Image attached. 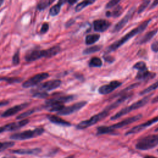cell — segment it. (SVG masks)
I'll list each match as a JSON object with an SVG mask.
<instances>
[{"label": "cell", "instance_id": "40", "mask_svg": "<svg viewBox=\"0 0 158 158\" xmlns=\"http://www.w3.org/2000/svg\"><path fill=\"white\" fill-rule=\"evenodd\" d=\"M20 62V58H19V52L17 51L13 56L12 57V63L14 65H18Z\"/></svg>", "mask_w": 158, "mask_h": 158}, {"label": "cell", "instance_id": "12", "mask_svg": "<svg viewBox=\"0 0 158 158\" xmlns=\"http://www.w3.org/2000/svg\"><path fill=\"white\" fill-rule=\"evenodd\" d=\"M61 85V81L60 80H52L49 81H47L44 83L40 84L37 88V91H51L54 89Z\"/></svg>", "mask_w": 158, "mask_h": 158}, {"label": "cell", "instance_id": "39", "mask_svg": "<svg viewBox=\"0 0 158 158\" xmlns=\"http://www.w3.org/2000/svg\"><path fill=\"white\" fill-rule=\"evenodd\" d=\"M120 2L119 0H112L109 1L106 5V9H110L113 7L115 6H117L118 4Z\"/></svg>", "mask_w": 158, "mask_h": 158}, {"label": "cell", "instance_id": "30", "mask_svg": "<svg viewBox=\"0 0 158 158\" xmlns=\"http://www.w3.org/2000/svg\"><path fill=\"white\" fill-rule=\"evenodd\" d=\"M157 88H158V81L154 83L153 84H152L151 85H150L149 86H148V88L144 89L143 91H141L139 93L140 95H143V94H146L148 93H150L155 89H156Z\"/></svg>", "mask_w": 158, "mask_h": 158}, {"label": "cell", "instance_id": "55", "mask_svg": "<svg viewBox=\"0 0 158 158\" xmlns=\"http://www.w3.org/2000/svg\"><path fill=\"white\" fill-rule=\"evenodd\" d=\"M157 151H158V149H157Z\"/></svg>", "mask_w": 158, "mask_h": 158}, {"label": "cell", "instance_id": "13", "mask_svg": "<svg viewBox=\"0 0 158 158\" xmlns=\"http://www.w3.org/2000/svg\"><path fill=\"white\" fill-rule=\"evenodd\" d=\"M121 85V82L117 80H114L110 81L107 85H104L100 86L98 89V92L101 94H107L114 91L116 88H118Z\"/></svg>", "mask_w": 158, "mask_h": 158}, {"label": "cell", "instance_id": "18", "mask_svg": "<svg viewBox=\"0 0 158 158\" xmlns=\"http://www.w3.org/2000/svg\"><path fill=\"white\" fill-rule=\"evenodd\" d=\"M41 149L38 148H27V149H19L15 150H11L10 152L17 154H28V155H36L41 152Z\"/></svg>", "mask_w": 158, "mask_h": 158}, {"label": "cell", "instance_id": "4", "mask_svg": "<svg viewBox=\"0 0 158 158\" xmlns=\"http://www.w3.org/2000/svg\"><path fill=\"white\" fill-rule=\"evenodd\" d=\"M157 145L158 135H149L138 139L135 148L140 151H147L153 149Z\"/></svg>", "mask_w": 158, "mask_h": 158}, {"label": "cell", "instance_id": "29", "mask_svg": "<svg viewBox=\"0 0 158 158\" xmlns=\"http://www.w3.org/2000/svg\"><path fill=\"white\" fill-rule=\"evenodd\" d=\"M114 133L108 126H100L97 128V132L96 134L98 135H104V134H112Z\"/></svg>", "mask_w": 158, "mask_h": 158}, {"label": "cell", "instance_id": "15", "mask_svg": "<svg viewBox=\"0 0 158 158\" xmlns=\"http://www.w3.org/2000/svg\"><path fill=\"white\" fill-rule=\"evenodd\" d=\"M110 26V23L104 19H98L93 22L94 30L98 32H103L107 30Z\"/></svg>", "mask_w": 158, "mask_h": 158}, {"label": "cell", "instance_id": "37", "mask_svg": "<svg viewBox=\"0 0 158 158\" xmlns=\"http://www.w3.org/2000/svg\"><path fill=\"white\" fill-rule=\"evenodd\" d=\"M150 2V1L148 0V1H144L139 6L138 9V14H140L141 12H143L144 9L148 7V6L149 5Z\"/></svg>", "mask_w": 158, "mask_h": 158}, {"label": "cell", "instance_id": "34", "mask_svg": "<svg viewBox=\"0 0 158 158\" xmlns=\"http://www.w3.org/2000/svg\"><path fill=\"white\" fill-rule=\"evenodd\" d=\"M14 145V142L13 141H6V142H0V152L4 151L9 148H10Z\"/></svg>", "mask_w": 158, "mask_h": 158}, {"label": "cell", "instance_id": "47", "mask_svg": "<svg viewBox=\"0 0 158 158\" xmlns=\"http://www.w3.org/2000/svg\"><path fill=\"white\" fill-rule=\"evenodd\" d=\"M2 158H17L15 156H12V155H6L2 157Z\"/></svg>", "mask_w": 158, "mask_h": 158}, {"label": "cell", "instance_id": "25", "mask_svg": "<svg viewBox=\"0 0 158 158\" xmlns=\"http://www.w3.org/2000/svg\"><path fill=\"white\" fill-rule=\"evenodd\" d=\"M100 38V35L99 34H92L88 35L85 37V44L87 45L93 44L97 42Z\"/></svg>", "mask_w": 158, "mask_h": 158}, {"label": "cell", "instance_id": "16", "mask_svg": "<svg viewBox=\"0 0 158 158\" xmlns=\"http://www.w3.org/2000/svg\"><path fill=\"white\" fill-rule=\"evenodd\" d=\"M29 105V103H23L21 104L14 106L8 109H7L6 111H4L2 114L1 117H7L10 116H12L15 115V114L18 113L20 110H23V109L28 107Z\"/></svg>", "mask_w": 158, "mask_h": 158}, {"label": "cell", "instance_id": "1", "mask_svg": "<svg viewBox=\"0 0 158 158\" xmlns=\"http://www.w3.org/2000/svg\"><path fill=\"white\" fill-rule=\"evenodd\" d=\"M151 20V19H148L147 20L144 21L141 24H139L137 27L133 28L131 31H130V32L127 33L125 35L122 36L118 40H117V41H115L114 43H113L112 44H111L107 48L106 52L109 53V52H113V51L117 50L118 48H120L121 46H122L125 43L128 41L130 38H133L136 35L143 31L146 29V28L148 27V25H149Z\"/></svg>", "mask_w": 158, "mask_h": 158}, {"label": "cell", "instance_id": "35", "mask_svg": "<svg viewBox=\"0 0 158 158\" xmlns=\"http://www.w3.org/2000/svg\"><path fill=\"white\" fill-rule=\"evenodd\" d=\"M139 83H133V84H132V85L128 86L127 88H125V89H124L123 90H122V91H120L119 93H118L117 94V96H122V95H123V94H127V92H128V91H130V90H131V89H133V88L137 87L138 86H139Z\"/></svg>", "mask_w": 158, "mask_h": 158}, {"label": "cell", "instance_id": "32", "mask_svg": "<svg viewBox=\"0 0 158 158\" xmlns=\"http://www.w3.org/2000/svg\"><path fill=\"white\" fill-rule=\"evenodd\" d=\"M133 68L135 69L138 70V72L148 70V68L146 67V63L144 62H143V61H139V62L135 63L134 64V65L133 66Z\"/></svg>", "mask_w": 158, "mask_h": 158}, {"label": "cell", "instance_id": "11", "mask_svg": "<svg viewBox=\"0 0 158 158\" xmlns=\"http://www.w3.org/2000/svg\"><path fill=\"white\" fill-rule=\"evenodd\" d=\"M143 117V115L141 114H138V115H134L133 117H128L127 118H125L115 124H114V125H112L110 126H108L109 128L114 132L115 130L116 129H118V128H122L125 126H127L130 123H132L135 122H136L138 120H139L141 117Z\"/></svg>", "mask_w": 158, "mask_h": 158}, {"label": "cell", "instance_id": "2", "mask_svg": "<svg viewBox=\"0 0 158 158\" xmlns=\"http://www.w3.org/2000/svg\"><path fill=\"white\" fill-rule=\"evenodd\" d=\"M60 51L59 46H54L48 49H33L30 51L25 56V59L28 62L38 60L41 57H51L56 56Z\"/></svg>", "mask_w": 158, "mask_h": 158}, {"label": "cell", "instance_id": "50", "mask_svg": "<svg viewBox=\"0 0 158 158\" xmlns=\"http://www.w3.org/2000/svg\"><path fill=\"white\" fill-rule=\"evenodd\" d=\"M4 131H5L4 126H3V127H0V133H2V132H4Z\"/></svg>", "mask_w": 158, "mask_h": 158}, {"label": "cell", "instance_id": "24", "mask_svg": "<svg viewBox=\"0 0 158 158\" xmlns=\"http://www.w3.org/2000/svg\"><path fill=\"white\" fill-rule=\"evenodd\" d=\"M122 11H123L122 7L120 6L117 5V7L115 8H114V9L112 12L111 11L106 12V15L108 17H117L121 15V14L122 13Z\"/></svg>", "mask_w": 158, "mask_h": 158}, {"label": "cell", "instance_id": "10", "mask_svg": "<svg viewBox=\"0 0 158 158\" xmlns=\"http://www.w3.org/2000/svg\"><path fill=\"white\" fill-rule=\"evenodd\" d=\"M136 10V8L135 7H132L129 10L128 12L127 13V14L119 21L115 25V26L114 27L112 30V33H116V32H118L128 22V21L130 20V19H131V17H132L133 14H134L135 11Z\"/></svg>", "mask_w": 158, "mask_h": 158}, {"label": "cell", "instance_id": "3", "mask_svg": "<svg viewBox=\"0 0 158 158\" xmlns=\"http://www.w3.org/2000/svg\"><path fill=\"white\" fill-rule=\"evenodd\" d=\"M152 96V94L148 95V96H145L144 98H143V99L133 103L131 105L128 106L121 109L118 112H117L115 114H114L113 116H112L110 117V120H115L116 119H118L120 117L128 114L129 112L144 106V105H146L149 102V99H150V98Z\"/></svg>", "mask_w": 158, "mask_h": 158}, {"label": "cell", "instance_id": "8", "mask_svg": "<svg viewBox=\"0 0 158 158\" xmlns=\"http://www.w3.org/2000/svg\"><path fill=\"white\" fill-rule=\"evenodd\" d=\"M87 104L86 101H80L77 103H75L71 106H67V107H64L61 110L59 111L57 113L58 115H69L71 114H73L80 109H81L82 107H83L86 104Z\"/></svg>", "mask_w": 158, "mask_h": 158}, {"label": "cell", "instance_id": "38", "mask_svg": "<svg viewBox=\"0 0 158 158\" xmlns=\"http://www.w3.org/2000/svg\"><path fill=\"white\" fill-rule=\"evenodd\" d=\"M48 96L49 94L45 91H37V92H35L33 94V97L38 98H46Z\"/></svg>", "mask_w": 158, "mask_h": 158}, {"label": "cell", "instance_id": "20", "mask_svg": "<svg viewBox=\"0 0 158 158\" xmlns=\"http://www.w3.org/2000/svg\"><path fill=\"white\" fill-rule=\"evenodd\" d=\"M47 117H48V120L53 123L62 125V126H66V127H69L71 125V123L70 122L62 119V118H60L57 115H48Z\"/></svg>", "mask_w": 158, "mask_h": 158}, {"label": "cell", "instance_id": "45", "mask_svg": "<svg viewBox=\"0 0 158 158\" xmlns=\"http://www.w3.org/2000/svg\"><path fill=\"white\" fill-rule=\"evenodd\" d=\"M74 22H75V20H73V19H70V20H69L66 23V24H65L66 27H70V25H72Z\"/></svg>", "mask_w": 158, "mask_h": 158}, {"label": "cell", "instance_id": "28", "mask_svg": "<svg viewBox=\"0 0 158 158\" xmlns=\"http://www.w3.org/2000/svg\"><path fill=\"white\" fill-rule=\"evenodd\" d=\"M94 2H95V1H94V0L93 1H91V0H90V1H88H88H83L81 2H80L79 4H78L76 6V7L75 8V11L76 12H80L82 9H83L85 7H86V6L94 3Z\"/></svg>", "mask_w": 158, "mask_h": 158}, {"label": "cell", "instance_id": "54", "mask_svg": "<svg viewBox=\"0 0 158 158\" xmlns=\"http://www.w3.org/2000/svg\"><path fill=\"white\" fill-rule=\"evenodd\" d=\"M155 131H158V127H157V128H156V130H155Z\"/></svg>", "mask_w": 158, "mask_h": 158}, {"label": "cell", "instance_id": "36", "mask_svg": "<svg viewBox=\"0 0 158 158\" xmlns=\"http://www.w3.org/2000/svg\"><path fill=\"white\" fill-rule=\"evenodd\" d=\"M35 110H35V108H33V109H32L28 110L25 111V112H23V113L20 114L19 115H18V116L17 117V119H22V120H23V119H24L25 118H26L27 117H28V116L31 115L34 112H35Z\"/></svg>", "mask_w": 158, "mask_h": 158}, {"label": "cell", "instance_id": "53", "mask_svg": "<svg viewBox=\"0 0 158 158\" xmlns=\"http://www.w3.org/2000/svg\"><path fill=\"white\" fill-rule=\"evenodd\" d=\"M4 2V1H2V0H0V7H1V6L2 5V4Z\"/></svg>", "mask_w": 158, "mask_h": 158}, {"label": "cell", "instance_id": "14", "mask_svg": "<svg viewBox=\"0 0 158 158\" xmlns=\"http://www.w3.org/2000/svg\"><path fill=\"white\" fill-rule=\"evenodd\" d=\"M75 98V96L73 95H68V96H62L55 98H52L48 99L45 102V107H47L48 106L54 104H63L64 103L70 102L73 101Z\"/></svg>", "mask_w": 158, "mask_h": 158}, {"label": "cell", "instance_id": "9", "mask_svg": "<svg viewBox=\"0 0 158 158\" xmlns=\"http://www.w3.org/2000/svg\"><path fill=\"white\" fill-rule=\"evenodd\" d=\"M157 122H158V116H156V117L151 118V120H148L147 122H146L144 123H143L141 124H139V125L133 127L132 128H131L130 130H129L128 131H127L125 133V135H130L135 134L138 132H140L142 130L146 128L147 127L152 125V124H154V123Z\"/></svg>", "mask_w": 158, "mask_h": 158}, {"label": "cell", "instance_id": "22", "mask_svg": "<svg viewBox=\"0 0 158 158\" xmlns=\"http://www.w3.org/2000/svg\"><path fill=\"white\" fill-rule=\"evenodd\" d=\"M158 30L157 29H155L153 30L152 31H150L148 33H146L138 42V44H144L146 43H148V41H149L157 33Z\"/></svg>", "mask_w": 158, "mask_h": 158}, {"label": "cell", "instance_id": "23", "mask_svg": "<svg viewBox=\"0 0 158 158\" xmlns=\"http://www.w3.org/2000/svg\"><path fill=\"white\" fill-rule=\"evenodd\" d=\"M65 1H59L56 4H55L54 6H53L49 10V14L51 16H55L57 15L60 10V8L62 7V6L63 5V4L65 2Z\"/></svg>", "mask_w": 158, "mask_h": 158}, {"label": "cell", "instance_id": "26", "mask_svg": "<svg viewBox=\"0 0 158 158\" xmlns=\"http://www.w3.org/2000/svg\"><path fill=\"white\" fill-rule=\"evenodd\" d=\"M101 48H102V46L101 45H94V46H91V47L85 49L83 51V54H85V55L93 54V53H94L96 52L100 51Z\"/></svg>", "mask_w": 158, "mask_h": 158}, {"label": "cell", "instance_id": "17", "mask_svg": "<svg viewBox=\"0 0 158 158\" xmlns=\"http://www.w3.org/2000/svg\"><path fill=\"white\" fill-rule=\"evenodd\" d=\"M29 122L28 119H23L18 122H14L8 123L4 126L5 131H15L17 130L23 126L28 124Z\"/></svg>", "mask_w": 158, "mask_h": 158}, {"label": "cell", "instance_id": "7", "mask_svg": "<svg viewBox=\"0 0 158 158\" xmlns=\"http://www.w3.org/2000/svg\"><path fill=\"white\" fill-rule=\"evenodd\" d=\"M49 77V74L48 73H38L32 77L30 78L27 80H26L25 82L23 83L22 86L23 88H27L30 87H32L33 86H35L41 82L44 79Z\"/></svg>", "mask_w": 158, "mask_h": 158}, {"label": "cell", "instance_id": "49", "mask_svg": "<svg viewBox=\"0 0 158 158\" xmlns=\"http://www.w3.org/2000/svg\"><path fill=\"white\" fill-rule=\"evenodd\" d=\"M144 158H157L154 156H150V155H147V156H145L144 157Z\"/></svg>", "mask_w": 158, "mask_h": 158}, {"label": "cell", "instance_id": "44", "mask_svg": "<svg viewBox=\"0 0 158 158\" xmlns=\"http://www.w3.org/2000/svg\"><path fill=\"white\" fill-rule=\"evenodd\" d=\"M158 4V0H155L153 1V2L152 3V4L151 5L150 7H149V9H154L156 6H157Z\"/></svg>", "mask_w": 158, "mask_h": 158}, {"label": "cell", "instance_id": "42", "mask_svg": "<svg viewBox=\"0 0 158 158\" xmlns=\"http://www.w3.org/2000/svg\"><path fill=\"white\" fill-rule=\"evenodd\" d=\"M103 58L106 61H107L109 63H112L115 60V59L112 56L108 54H104L103 56Z\"/></svg>", "mask_w": 158, "mask_h": 158}, {"label": "cell", "instance_id": "21", "mask_svg": "<svg viewBox=\"0 0 158 158\" xmlns=\"http://www.w3.org/2000/svg\"><path fill=\"white\" fill-rule=\"evenodd\" d=\"M156 76V74L154 72H151L146 70L143 71H139L138 72L137 75L136 76V78L137 80H147L154 78Z\"/></svg>", "mask_w": 158, "mask_h": 158}, {"label": "cell", "instance_id": "19", "mask_svg": "<svg viewBox=\"0 0 158 158\" xmlns=\"http://www.w3.org/2000/svg\"><path fill=\"white\" fill-rule=\"evenodd\" d=\"M131 96H132V93H127L125 94H123V95L121 96V97L119 99H118L117 100H116L115 102H114L111 104L107 106L104 109H106L107 111L114 109L117 107L118 106H120L122 102H123L126 100L128 99Z\"/></svg>", "mask_w": 158, "mask_h": 158}, {"label": "cell", "instance_id": "43", "mask_svg": "<svg viewBox=\"0 0 158 158\" xmlns=\"http://www.w3.org/2000/svg\"><path fill=\"white\" fill-rule=\"evenodd\" d=\"M151 48L152 51L157 52L158 51V41H156L152 43Z\"/></svg>", "mask_w": 158, "mask_h": 158}, {"label": "cell", "instance_id": "33", "mask_svg": "<svg viewBox=\"0 0 158 158\" xmlns=\"http://www.w3.org/2000/svg\"><path fill=\"white\" fill-rule=\"evenodd\" d=\"M53 2V1H41L39 2L37 5V9L39 10H42L46 7H48L51 3Z\"/></svg>", "mask_w": 158, "mask_h": 158}, {"label": "cell", "instance_id": "5", "mask_svg": "<svg viewBox=\"0 0 158 158\" xmlns=\"http://www.w3.org/2000/svg\"><path fill=\"white\" fill-rule=\"evenodd\" d=\"M44 131V130L43 128H36L34 130H28L20 133H14L10 136V138L14 140L28 139L40 136Z\"/></svg>", "mask_w": 158, "mask_h": 158}, {"label": "cell", "instance_id": "41", "mask_svg": "<svg viewBox=\"0 0 158 158\" xmlns=\"http://www.w3.org/2000/svg\"><path fill=\"white\" fill-rule=\"evenodd\" d=\"M49 30V24L48 23H44L42 26H41V30H40V33L41 34H44V33H46Z\"/></svg>", "mask_w": 158, "mask_h": 158}, {"label": "cell", "instance_id": "51", "mask_svg": "<svg viewBox=\"0 0 158 158\" xmlns=\"http://www.w3.org/2000/svg\"><path fill=\"white\" fill-rule=\"evenodd\" d=\"M68 2H69V4H70L73 5V4H75V3H76V2H77V1H68Z\"/></svg>", "mask_w": 158, "mask_h": 158}, {"label": "cell", "instance_id": "31", "mask_svg": "<svg viewBox=\"0 0 158 158\" xmlns=\"http://www.w3.org/2000/svg\"><path fill=\"white\" fill-rule=\"evenodd\" d=\"M22 80V78H15V77H0V81H5L9 83H19Z\"/></svg>", "mask_w": 158, "mask_h": 158}, {"label": "cell", "instance_id": "52", "mask_svg": "<svg viewBox=\"0 0 158 158\" xmlns=\"http://www.w3.org/2000/svg\"><path fill=\"white\" fill-rule=\"evenodd\" d=\"M65 158H75V157H74V156L71 155V156H68V157H67Z\"/></svg>", "mask_w": 158, "mask_h": 158}, {"label": "cell", "instance_id": "27", "mask_svg": "<svg viewBox=\"0 0 158 158\" xmlns=\"http://www.w3.org/2000/svg\"><path fill=\"white\" fill-rule=\"evenodd\" d=\"M102 65L101 59L98 57H92L89 62V66L90 67H101Z\"/></svg>", "mask_w": 158, "mask_h": 158}, {"label": "cell", "instance_id": "46", "mask_svg": "<svg viewBox=\"0 0 158 158\" xmlns=\"http://www.w3.org/2000/svg\"><path fill=\"white\" fill-rule=\"evenodd\" d=\"M9 102L7 101H1L0 102V107H2V106H6L7 104H8Z\"/></svg>", "mask_w": 158, "mask_h": 158}, {"label": "cell", "instance_id": "48", "mask_svg": "<svg viewBox=\"0 0 158 158\" xmlns=\"http://www.w3.org/2000/svg\"><path fill=\"white\" fill-rule=\"evenodd\" d=\"M152 103H156V102H158V96H156V98H154L152 100Z\"/></svg>", "mask_w": 158, "mask_h": 158}, {"label": "cell", "instance_id": "6", "mask_svg": "<svg viewBox=\"0 0 158 158\" xmlns=\"http://www.w3.org/2000/svg\"><path fill=\"white\" fill-rule=\"evenodd\" d=\"M109 111H107L106 109H104L102 112L92 116L90 118L80 122L77 125L76 128L78 130H83V129L87 128L94 125L95 123H98V122L101 121L103 118H104L106 117H107L109 115Z\"/></svg>", "mask_w": 158, "mask_h": 158}]
</instances>
